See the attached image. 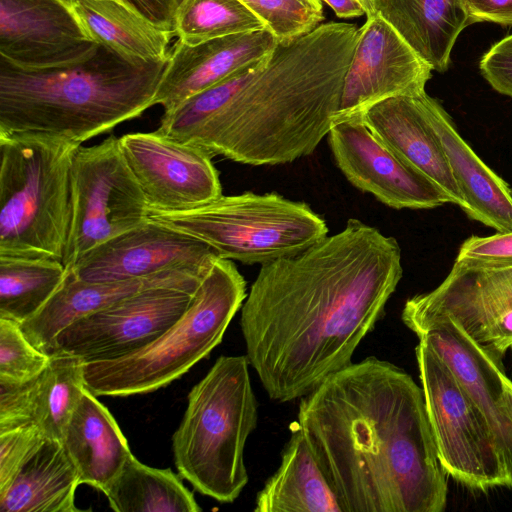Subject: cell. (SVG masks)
<instances>
[{
  "instance_id": "obj_1",
  "label": "cell",
  "mask_w": 512,
  "mask_h": 512,
  "mask_svg": "<svg viewBox=\"0 0 512 512\" xmlns=\"http://www.w3.org/2000/svg\"><path fill=\"white\" fill-rule=\"evenodd\" d=\"M402 275L397 240L354 218L308 248L261 265L240 326L269 398L300 399L350 365Z\"/></svg>"
},
{
  "instance_id": "obj_2",
  "label": "cell",
  "mask_w": 512,
  "mask_h": 512,
  "mask_svg": "<svg viewBox=\"0 0 512 512\" xmlns=\"http://www.w3.org/2000/svg\"><path fill=\"white\" fill-rule=\"evenodd\" d=\"M342 512H442L448 482L424 393L405 370L369 356L300 398L293 423Z\"/></svg>"
},
{
  "instance_id": "obj_3",
  "label": "cell",
  "mask_w": 512,
  "mask_h": 512,
  "mask_svg": "<svg viewBox=\"0 0 512 512\" xmlns=\"http://www.w3.org/2000/svg\"><path fill=\"white\" fill-rule=\"evenodd\" d=\"M359 28L327 22L163 113L161 134L253 166L311 155L339 110Z\"/></svg>"
},
{
  "instance_id": "obj_4",
  "label": "cell",
  "mask_w": 512,
  "mask_h": 512,
  "mask_svg": "<svg viewBox=\"0 0 512 512\" xmlns=\"http://www.w3.org/2000/svg\"><path fill=\"white\" fill-rule=\"evenodd\" d=\"M166 63H136L101 44L79 62L47 69L0 56V134L81 145L154 106Z\"/></svg>"
},
{
  "instance_id": "obj_5",
  "label": "cell",
  "mask_w": 512,
  "mask_h": 512,
  "mask_svg": "<svg viewBox=\"0 0 512 512\" xmlns=\"http://www.w3.org/2000/svg\"><path fill=\"white\" fill-rule=\"evenodd\" d=\"M246 355L220 356L190 390L172 437L175 465L196 491L235 501L249 481L244 451L258 422Z\"/></svg>"
},
{
  "instance_id": "obj_6",
  "label": "cell",
  "mask_w": 512,
  "mask_h": 512,
  "mask_svg": "<svg viewBox=\"0 0 512 512\" xmlns=\"http://www.w3.org/2000/svg\"><path fill=\"white\" fill-rule=\"evenodd\" d=\"M79 146L45 135L0 134L1 256L63 262Z\"/></svg>"
},
{
  "instance_id": "obj_7",
  "label": "cell",
  "mask_w": 512,
  "mask_h": 512,
  "mask_svg": "<svg viewBox=\"0 0 512 512\" xmlns=\"http://www.w3.org/2000/svg\"><path fill=\"white\" fill-rule=\"evenodd\" d=\"M246 296L235 264L216 259L186 312L159 337L131 354L82 363L85 387L97 397L129 396L170 384L220 344Z\"/></svg>"
},
{
  "instance_id": "obj_8",
  "label": "cell",
  "mask_w": 512,
  "mask_h": 512,
  "mask_svg": "<svg viewBox=\"0 0 512 512\" xmlns=\"http://www.w3.org/2000/svg\"><path fill=\"white\" fill-rule=\"evenodd\" d=\"M148 218L197 238L219 258L247 265L294 255L328 235L326 221L307 203L276 192L221 195L180 211L148 209Z\"/></svg>"
},
{
  "instance_id": "obj_9",
  "label": "cell",
  "mask_w": 512,
  "mask_h": 512,
  "mask_svg": "<svg viewBox=\"0 0 512 512\" xmlns=\"http://www.w3.org/2000/svg\"><path fill=\"white\" fill-rule=\"evenodd\" d=\"M415 354L438 458L447 475L471 490L509 488L493 433L452 370L424 339H419Z\"/></svg>"
},
{
  "instance_id": "obj_10",
  "label": "cell",
  "mask_w": 512,
  "mask_h": 512,
  "mask_svg": "<svg viewBox=\"0 0 512 512\" xmlns=\"http://www.w3.org/2000/svg\"><path fill=\"white\" fill-rule=\"evenodd\" d=\"M110 135L79 146L72 164V219L63 264L71 268L101 243L148 220V204Z\"/></svg>"
},
{
  "instance_id": "obj_11",
  "label": "cell",
  "mask_w": 512,
  "mask_h": 512,
  "mask_svg": "<svg viewBox=\"0 0 512 512\" xmlns=\"http://www.w3.org/2000/svg\"><path fill=\"white\" fill-rule=\"evenodd\" d=\"M194 293L156 287L128 296L68 325L56 336L49 356L69 355L87 363L131 354L172 326Z\"/></svg>"
},
{
  "instance_id": "obj_12",
  "label": "cell",
  "mask_w": 512,
  "mask_h": 512,
  "mask_svg": "<svg viewBox=\"0 0 512 512\" xmlns=\"http://www.w3.org/2000/svg\"><path fill=\"white\" fill-rule=\"evenodd\" d=\"M449 366L485 418L495 438L512 489V405L503 356L479 344L448 315L402 319Z\"/></svg>"
},
{
  "instance_id": "obj_13",
  "label": "cell",
  "mask_w": 512,
  "mask_h": 512,
  "mask_svg": "<svg viewBox=\"0 0 512 512\" xmlns=\"http://www.w3.org/2000/svg\"><path fill=\"white\" fill-rule=\"evenodd\" d=\"M118 140L148 209L187 210L222 195L219 173L205 150L157 130L128 133Z\"/></svg>"
},
{
  "instance_id": "obj_14",
  "label": "cell",
  "mask_w": 512,
  "mask_h": 512,
  "mask_svg": "<svg viewBox=\"0 0 512 512\" xmlns=\"http://www.w3.org/2000/svg\"><path fill=\"white\" fill-rule=\"evenodd\" d=\"M432 68L379 14L366 16L344 76L334 121L355 119L377 102L425 91Z\"/></svg>"
},
{
  "instance_id": "obj_15",
  "label": "cell",
  "mask_w": 512,
  "mask_h": 512,
  "mask_svg": "<svg viewBox=\"0 0 512 512\" xmlns=\"http://www.w3.org/2000/svg\"><path fill=\"white\" fill-rule=\"evenodd\" d=\"M328 143L346 179L394 209H431L451 203L432 180L402 160L361 120L333 121Z\"/></svg>"
},
{
  "instance_id": "obj_16",
  "label": "cell",
  "mask_w": 512,
  "mask_h": 512,
  "mask_svg": "<svg viewBox=\"0 0 512 512\" xmlns=\"http://www.w3.org/2000/svg\"><path fill=\"white\" fill-rule=\"evenodd\" d=\"M218 258L204 242L148 218L93 248L69 270L83 281L110 282L173 269L207 271Z\"/></svg>"
},
{
  "instance_id": "obj_17",
  "label": "cell",
  "mask_w": 512,
  "mask_h": 512,
  "mask_svg": "<svg viewBox=\"0 0 512 512\" xmlns=\"http://www.w3.org/2000/svg\"><path fill=\"white\" fill-rule=\"evenodd\" d=\"M96 45L64 0H0V56L16 67L76 63Z\"/></svg>"
},
{
  "instance_id": "obj_18",
  "label": "cell",
  "mask_w": 512,
  "mask_h": 512,
  "mask_svg": "<svg viewBox=\"0 0 512 512\" xmlns=\"http://www.w3.org/2000/svg\"><path fill=\"white\" fill-rule=\"evenodd\" d=\"M277 40L268 29L231 34L187 45L180 40L160 79L154 105L169 113L188 98L221 82L273 52Z\"/></svg>"
},
{
  "instance_id": "obj_19",
  "label": "cell",
  "mask_w": 512,
  "mask_h": 512,
  "mask_svg": "<svg viewBox=\"0 0 512 512\" xmlns=\"http://www.w3.org/2000/svg\"><path fill=\"white\" fill-rule=\"evenodd\" d=\"M512 310V265L480 267L455 261L433 290L409 298L401 319L448 315L476 342Z\"/></svg>"
},
{
  "instance_id": "obj_20",
  "label": "cell",
  "mask_w": 512,
  "mask_h": 512,
  "mask_svg": "<svg viewBox=\"0 0 512 512\" xmlns=\"http://www.w3.org/2000/svg\"><path fill=\"white\" fill-rule=\"evenodd\" d=\"M207 272L173 269L144 278L88 282L76 278L68 269L63 283L48 302L19 325L27 339L49 355L56 336L74 321L150 288L172 287L195 292Z\"/></svg>"
},
{
  "instance_id": "obj_21",
  "label": "cell",
  "mask_w": 512,
  "mask_h": 512,
  "mask_svg": "<svg viewBox=\"0 0 512 512\" xmlns=\"http://www.w3.org/2000/svg\"><path fill=\"white\" fill-rule=\"evenodd\" d=\"M422 93L377 102L355 119L361 120L396 155L439 186L451 204L462 208L463 198L423 108Z\"/></svg>"
},
{
  "instance_id": "obj_22",
  "label": "cell",
  "mask_w": 512,
  "mask_h": 512,
  "mask_svg": "<svg viewBox=\"0 0 512 512\" xmlns=\"http://www.w3.org/2000/svg\"><path fill=\"white\" fill-rule=\"evenodd\" d=\"M421 101L463 198L461 209L470 219L497 232L512 230V190L508 184L461 137L452 118L436 99L425 91Z\"/></svg>"
},
{
  "instance_id": "obj_23",
  "label": "cell",
  "mask_w": 512,
  "mask_h": 512,
  "mask_svg": "<svg viewBox=\"0 0 512 512\" xmlns=\"http://www.w3.org/2000/svg\"><path fill=\"white\" fill-rule=\"evenodd\" d=\"M81 484L104 494L132 455L109 410L85 388L61 440Z\"/></svg>"
},
{
  "instance_id": "obj_24",
  "label": "cell",
  "mask_w": 512,
  "mask_h": 512,
  "mask_svg": "<svg viewBox=\"0 0 512 512\" xmlns=\"http://www.w3.org/2000/svg\"><path fill=\"white\" fill-rule=\"evenodd\" d=\"M278 469L255 499V512H342L303 432L294 424Z\"/></svg>"
},
{
  "instance_id": "obj_25",
  "label": "cell",
  "mask_w": 512,
  "mask_h": 512,
  "mask_svg": "<svg viewBox=\"0 0 512 512\" xmlns=\"http://www.w3.org/2000/svg\"><path fill=\"white\" fill-rule=\"evenodd\" d=\"M387 21L432 70L445 72L459 34L471 24L461 0H374Z\"/></svg>"
},
{
  "instance_id": "obj_26",
  "label": "cell",
  "mask_w": 512,
  "mask_h": 512,
  "mask_svg": "<svg viewBox=\"0 0 512 512\" xmlns=\"http://www.w3.org/2000/svg\"><path fill=\"white\" fill-rule=\"evenodd\" d=\"M77 469L59 440L45 439L0 490V512H77Z\"/></svg>"
},
{
  "instance_id": "obj_27",
  "label": "cell",
  "mask_w": 512,
  "mask_h": 512,
  "mask_svg": "<svg viewBox=\"0 0 512 512\" xmlns=\"http://www.w3.org/2000/svg\"><path fill=\"white\" fill-rule=\"evenodd\" d=\"M88 37L126 59L168 61L174 34L166 31L121 0H64Z\"/></svg>"
},
{
  "instance_id": "obj_28",
  "label": "cell",
  "mask_w": 512,
  "mask_h": 512,
  "mask_svg": "<svg viewBox=\"0 0 512 512\" xmlns=\"http://www.w3.org/2000/svg\"><path fill=\"white\" fill-rule=\"evenodd\" d=\"M181 478L170 468L149 467L132 454L105 495L117 512L201 511Z\"/></svg>"
},
{
  "instance_id": "obj_29",
  "label": "cell",
  "mask_w": 512,
  "mask_h": 512,
  "mask_svg": "<svg viewBox=\"0 0 512 512\" xmlns=\"http://www.w3.org/2000/svg\"><path fill=\"white\" fill-rule=\"evenodd\" d=\"M67 272L59 260L0 255V318L21 324L33 317Z\"/></svg>"
},
{
  "instance_id": "obj_30",
  "label": "cell",
  "mask_w": 512,
  "mask_h": 512,
  "mask_svg": "<svg viewBox=\"0 0 512 512\" xmlns=\"http://www.w3.org/2000/svg\"><path fill=\"white\" fill-rule=\"evenodd\" d=\"M85 388L80 359L51 356L49 365L35 380L33 398V424L47 439L62 440Z\"/></svg>"
},
{
  "instance_id": "obj_31",
  "label": "cell",
  "mask_w": 512,
  "mask_h": 512,
  "mask_svg": "<svg viewBox=\"0 0 512 512\" xmlns=\"http://www.w3.org/2000/svg\"><path fill=\"white\" fill-rule=\"evenodd\" d=\"M267 29L240 0H183L173 33L187 45L243 32Z\"/></svg>"
},
{
  "instance_id": "obj_32",
  "label": "cell",
  "mask_w": 512,
  "mask_h": 512,
  "mask_svg": "<svg viewBox=\"0 0 512 512\" xmlns=\"http://www.w3.org/2000/svg\"><path fill=\"white\" fill-rule=\"evenodd\" d=\"M50 359L27 339L18 323L0 318V382L30 381L47 368Z\"/></svg>"
},
{
  "instance_id": "obj_33",
  "label": "cell",
  "mask_w": 512,
  "mask_h": 512,
  "mask_svg": "<svg viewBox=\"0 0 512 512\" xmlns=\"http://www.w3.org/2000/svg\"><path fill=\"white\" fill-rule=\"evenodd\" d=\"M274 35L285 42L315 29L324 20L323 11L300 0H240Z\"/></svg>"
},
{
  "instance_id": "obj_34",
  "label": "cell",
  "mask_w": 512,
  "mask_h": 512,
  "mask_svg": "<svg viewBox=\"0 0 512 512\" xmlns=\"http://www.w3.org/2000/svg\"><path fill=\"white\" fill-rule=\"evenodd\" d=\"M45 439L35 424L0 433V490L13 480L21 466Z\"/></svg>"
},
{
  "instance_id": "obj_35",
  "label": "cell",
  "mask_w": 512,
  "mask_h": 512,
  "mask_svg": "<svg viewBox=\"0 0 512 512\" xmlns=\"http://www.w3.org/2000/svg\"><path fill=\"white\" fill-rule=\"evenodd\" d=\"M455 261L480 267L511 266L512 230L469 237L460 246Z\"/></svg>"
},
{
  "instance_id": "obj_36",
  "label": "cell",
  "mask_w": 512,
  "mask_h": 512,
  "mask_svg": "<svg viewBox=\"0 0 512 512\" xmlns=\"http://www.w3.org/2000/svg\"><path fill=\"white\" fill-rule=\"evenodd\" d=\"M36 378L24 383L0 382V433L33 424Z\"/></svg>"
},
{
  "instance_id": "obj_37",
  "label": "cell",
  "mask_w": 512,
  "mask_h": 512,
  "mask_svg": "<svg viewBox=\"0 0 512 512\" xmlns=\"http://www.w3.org/2000/svg\"><path fill=\"white\" fill-rule=\"evenodd\" d=\"M479 69L495 91L512 97V34L491 46L482 56Z\"/></svg>"
},
{
  "instance_id": "obj_38",
  "label": "cell",
  "mask_w": 512,
  "mask_h": 512,
  "mask_svg": "<svg viewBox=\"0 0 512 512\" xmlns=\"http://www.w3.org/2000/svg\"><path fill=\"white\" fill-rule=\"evenodd\" d=\"M471 24L492 22L512 26V0H461Z\"/></svg>"
},
{
  "instance_id": "obj_39",
  "label": "cell",
  "mask_w": 512,
  "mask_h": 512,
  "mask_svg": "<svg viewBox=\"0 0 512 512\" xmlns=\"http://www.w3.org/2000/svg\"><path fill=\"white\" fill-rule=\"evenodd\" d=\"M121 1L158 27L173 33L175 14L183 0Z\"/></svg>"
},
{
  "instance_id": "obj_40",
  "label": "cell",
  "mask_w": 512,
  "mask_h": 512,
  "mask_svg": "<svg viewBox=\"0 0 512 512\" xmlns=\"http://www.w3.org/2000/svg\"><path fill=\"white\" fill-rule=\"evenodd\" d=\"M324 1L339 18H356L365 14L356 0H321Z\"/></svg>"
},
{
  "instance_id": "obj_41",
  "label": "cell",
  "mask_w": 512,
  "mask_h": 512,
  "mask_svg": "<svg viewBox=\"0 0 512 512\" xmlns=\"http://www.w3.org/2000/svg\"><path fill=\"white\" fill-rule=\"evenodd\" d=\"M363 8L365 15L370 16L376 13L374 0H356Z\"/></svg>"
},
{
  "instance_id": "obj_42",
  "label": "cell",
  "mask_w": 512,
  "mask_h": 512,
  "mask_svg": "<svg viewBox=\"0 0 512 512\" xmlns=\"http://www.w3.org/2000/svg\"><path fill=\"white\" fill-rule=\"evenodd\" d=\"M310 6L311 8L323 11L322 1L321 0H300Z\"/></svg>"
},
{
  "instance_id": "obj_43",
  "label": "cell",
  "mask_w": 512,
  "mask_h": 512,
  "mask_svg": "<svg viewBox=\"0 0 512 512\" xmlns=\"http://www.w3.org/2000/svg\"><path fill=\"white\" fill-rule=\"evenodd\" d=\"M506 389H507V394H508V397L511 401V405H512V381L507 378L506 380Z\"/></svg>"
}]
</instances>
